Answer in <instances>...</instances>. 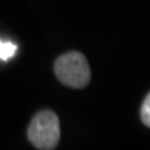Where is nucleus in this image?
Instances as JSON below:
<instances>
[{
    "label": "nucleus",
    "instance_id": "obj_1",
    "mask_svg": "<svg viewBox=\"0 0 150 150\" xmlns=\"http://www.w3.org/2000/svg\"><path fill=\"white\" fill-rule=\"evenodd\" d=\"M54 70L58 79L64 85L80 89L90 81V68L86 58L80 53L70 51L59 56L55 62Z\"/></svg>",
    "mask_w": 150,
    "mask_h": 150
},
{
    "label": "nucleus",
    "instance_id": "obj_2",
    "mask_svg": "<svg viewBox=\"0 0 150 150\" xmlns=\"http://www.w3.org/2000/svg\"><path fill=\"white\" fill-rule=\"evenodd\" d=\"M28 138L36 149H55L60 140V123L58 115L51 110L38 112L29 125Z\"/></svg>",
    "mask_w": 150,
    "mask_h": 150
},
{
    "label": "nucleus",
    "instance_id": "obj_3",
    "mask_svg": "<svg viewBox=\"0 0 150 150\" xmlns=\"http://www.w3.org/2000/svg\"><path fill=\"white\" fill-rule=\"evenodd\" d=\"M18 50V46L10 43V41H1L0 40V59L1 60H9L15 55Z\"/></svg>",
    "mask_w": 150,
    "mask_h": 150
},
{
    "label": "nucleus",
    "instance_id": "obj_4",
    "mask_svg": "<svg viewBox=\"0 0 150 150\" xmlns=\"http://www.w3.org/2000/svg\"><path fill=\"white\" fill-rule=\"evenodd\" d=\"M140 116H142V121L150 128V93L149 95L145 98V100L142 105V110H140Z\"/></svg>",
    "mask_w": 150,
    "mask_h": 150
}]
</instances>
